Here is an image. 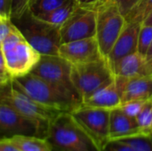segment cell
<instances>
[{
	"instance_id": "6da1fadb",
	"label": "cell",
	"mask_w": 152,
	"mask_h": 151,
	"mask_svg": "<svg viewBox=\"0 0 152 151\" xmlns=\"http://www.w3.org/2000/svg\"><path fill=\"white\" fill-rule=\"evenodd\" d=\"M11 85L37 102L59 112L71 113L83 105L77 90L47 82L31 73L12 78Z\"/></svg>"
},
{
	"instance_id": "7a4b0ae2",
	"label": "cell",
	"mask_w": 152,
	"mask_h": 151,
	"mask_svg": "<svg viewBox=\"0 0 152 151\" xmlns=\"http://www.w3.org/2000/svg\"><path fill=\"white\" fill-rule=\"evenodd\" d=\"M45 139L53 151H102L71 113L61 112L49 123Z\"/></svg>"
},
{
	"instance_id": "3957f363",
	"label": "cell",
	"mask_w": 152,
	"mask_h": 151,
	"mask_svg": "<svg viewBox=\"0 0 152 151\" xmlns=\"http://www.w3.org/2000/svg\"><path fill=\"white\" fill-rule=\"evenodd\" d=\"M25 39L41 55H59L61 44L60 28L35 17L29 10L20 18L12 19Z\"/></svg>"
},
{
	"instance_id": "277c9868",
	"label": "cell",
	"mask_w": 152,
	"mask_h": 151,
	"mask_svg": "<svg viewBox=\"0 0 152 151\" xmlns=\"http://www.w3.org/2000/svg\"><path fill=\"white\" fill-rule=\"evenodd\" d=\"M1 47L5 70L11 78L29 73L41 56L16 27L1 43Z\"/></svg>"
},
{
	"instance_id": "5b68a950",
	"label": "cell",
	"mask_w": 152,
	"mask_h": 151,
	"mask_svg": "<svg viewBox=\"0 0 152 151\" xmlns=\"http://www.w3.org/2000/svg\"><path fill=\"white\" fill-rule=\"evenodd\" d=\"M115 75L105 57L71 67V81L83 101L96 90L113 83Z\"/></svg>"
},
{
	"instance_id": "8992f818",
	"label": "cell",
	"mask_w": 152,
	"mask_h": 151,
	"mask_svg": "<svg viewBox=\"0 0 152 151\" xmlns=\"http://www.w3.org/2000/svg\"><path fill=\"white\" fill-rule=\"evenodd\" d=\"M95 6L97 11L95 38L102 54L107 57L126 24V19L114 0H101Z\"/></svg>"
},
{
	"instance_id": "52a82bcc",
	"label": "cell",
	"mask_w": 152,
	"mask_h": 151,
	"mask_svg": "<svg viewBox=\"0 0 152 151\" xmlns=\"http://www.w3.org/2000/svg\"><path fill=\"white\" fill-rule=\"evenodd\" d=\"M48 125L30 119L12 106L0 102V138H10L20 134L45 138Z\"/></svg>"
},
{
	"instance_id": "ba28073f",
	"label": "cell",
	"mask_w": 152,
	"mask_h": 151,
	"mask_svg": "<svg viewBox=\"0 0 152 151\" xmlns=\"http://www.w3.org/2000/svg\"><path fill=\"white\" fill-rule=\"evenodd\" d=\"M0 102L6 103L21 115L47 125L55 116L61 113L33 100L14 88L11 83L5 89L0 92Z\"/></svg>"
},
{
	"instance_id": "9c48e42d",
	"label": "cell",
	"mask_w": 152,
	"mask_h": 151,
	"mask_svg": "<svg viewBox=\"0 0 152 151\" xmlns=\"http://www.w3.org/2000/svg\"><path fill=\"white\" fill-rule=\"evenodd\" d=\"M96 6L77 5L69 18L61 26V44L95 36Z\"/></svg>"
},
{
	"instance_id": "30bf717a",
	"label": "cell",
	"mask_w": 152,
	"mask_h": 151,
	"mask_svg": "<svg viewBox=\"0 0 152 151\" xmlns=\"http://www.w3.org/2000/svg\"><path fill=\"white\" fill-rule=\"evenodd\" d=\"M71 114L101 149L110 141V110L82 105Z\"/></svg>"
},
{
	"instance_id": "8fae6325",
	"label": "cell",
	"mask_w": 152,
	"mask_h": 151,
	"mask_svg": "<svg viewBox=\"0 0 152 151\" xmlns=\"http://www.w3.org/2000/svg\"><path fill=\"white\" fill-rule=\"evenodd\" d=\"M72 65L60 55H41L29 72L47 82L75 89L71 81Z\"/></svg>"
},
{
	"instance_id": "7c38bea8",
	"label": "cell",
	"mask_w": 152,
	"mask_h": 151,
	"mask_svg": "<svg viewBox=\"0 0 152 151\" xmlns=\"http://www.w3.org/2000/svg\"><path fill=\"white\" fill-rule=\"evenodd\" d=\"M59 55L71 65L87 63L104 57L95 36L61 44L59 48Z\"/></svg>"
},
{
	"instance_id": "4fadbf2b",
	"label": "cell",
	"mask_w": 152,
	"mask_h": 151,
	"mask_svg": "<svg viewBox=\"0 0 152 151\" xmlns=\"http://www.w3.org/2000/svg\"><path fill=\"white\" fill-rule=\"evenodd\" d=\"M114 82L122 102L152 100V76L134 77L115 76Z\"/></svg>"
},
{
	"instance_id": "5bb4252c",
	"label": "cell",
	"mask_w": 152,
	"mask_h": 151,
	"mask_svg": "<svg viewBox=\"0 0 152 151\" xmlns=\"http://www.w3.org/2000/svg\"><path fill=\"white\" fill-rule=\"evenodd\" d=\"M141 27L142 22L126 21V24L112 49L107 57H105L110 67L122 58L137 52L138 36Z\"/></svg>"
},
{
	"instance_id": "9a60e30c",
	"label": "cell",
	"mask_w": 152,
	"mask_h": 151,
	"mask_svg": "<svg viewBox=\"0 0 152 151\" xmlns=\"http://www.w3.org/2000/svg\"><path fill=\"white\" fill-rule=\"evenodd\" d=\"M115 76L124 77H150L152 76V58L147 59L140 53H131L111 67Z\"/></svg>"
},
{
	"instance_id": "2e32d148",
	"label": "cell",
	"mask_w": 152,
	"mask_h": 151,
	"mask_svg": "<svg viewBox=\"0 0 152 151\" xmlns=\"http://www.w3.org/2000/svg\"><path fill=\"white\" fill-rule=\"evenodd\" d=\"M142 133L134 117L126 115L120 108L110 110V140H119Z\"/></svg>"
},
{
	"instance_id": "e0dca14e",
	"label": "cell",
	"mask_w": 152,
	"mask_h": 151,
	"mask_svg": "<svg viewBox=\"0 0 152 151\" xmlns=\"http://www.w3.org/2000/svg\"><path fill=\"white\" fill-rule=\"evenodd\" d=\"M121 103L122 100L116 87L115 82L96 90L83 101V105L109 110L118 108Z\"/></svg>"
},
{
	"instance_id": "ac0fdd59",
	"label": "cell",
	"mask_w": 152,
	"mask_h": 151,
	"mask_svg": "<svg viewBox=\"0 0 152 151\" xmlns=\"http://www.w3.org/2000/svg\"><path fill=\"white\" fill-rule=\"evenodd\" d=\"M10 141L21 151H53L45 138L35 135H13Z\"/></svg>"
},
{
	"instance_id": "d6986e66",
	"label": "cell",
	"mask_w": 152,
	"mask_h": 151,
	"mask_svg": "<svg viewBox=\"0 0 152 151\" xmlns=\"http://www.w3.org/2000/svg\"><path fill=\"white\" fill-rule=\"evenodd\" d=\"M77 5V4L76 0H73L54 10H52L45 13L39 14L35 17H37L40 20L45 21L46 23L61 27L69 18V16L72 14V12L76 9Z\"/></svg>"
},
{
	"instance_id": "ffe728a7",
	"label": "cell",
	"mask_w": 152,
	"mask_h": 151,
	"mask_svg": "<svg viewBox=\"0 0 152 151\" xmlns=\"http://www.w3.org/2000/svg\"><path fill=\"white\" fill-rule=\"evenodd\" d=\"M70 1L73 0H31L28 10L34 16H37L54 10Z\"/></svg>"
},
{
	"instance_id": "44dd1931",
	"label": "cell",
	"mask_w": 152,
	"mask_h": 151,
	"mask_svg": "<svg viewBox=\"0 0 152 151\" xmlns=\"http://www.w3.org/2000/svg\"><path fill=\"white\" fill-rule=\"evenodd\" d=\"M119 140L126 142L133 151H152V134L139 133Z\"/></svg>"
},
{
	"instance_id": "7402d4cb",
	"label": "cell",
	"mask_w": 152,
	"mask_h": 151,
	"mask_svg": "<svg viewBox=\"0 0 152 151\" xmlns=\"http://www.w3.org/2000/svg\"><path fill=\"white\" fill-rule=\"evenodd\" d=\"M135 120L142 133L152 134V100L145 102Z\"/></svg>"
},
{
	"instance_id": "603a6c76",
	"label": "cell",
	"mask_w": 152,
	"mask_h": 151,
	"mask_svg": "<svg viewBox=\"0 0 152 151\" xmlns=\"http://www.w3.org/2000/svg\"><path fill=\"white\" fill-rule=\"evenodd\" d=\"M152 12V0H142L126 16V21L142 22Z\"/></svg>"
},
{
	"instance_id": "cb8c5ba5",
	"label": "cell",
	"mask_w": 152,
	"mask_h": 151,
	"mask_svg": "<svg viewBox=\"0 0 152 151\" xmlns=\"http://www.w3.org/2000/svg\"><path fill=\"white\" fill-rule=\"evenodd\" d=\"M152 43V26L144 25L142 23V27L138 36L137 53L146 57L148 50Z\"/></svg>"
},
{
	"instance_id": "d4e9b609",
	"label": "cell",
	"mask_w": 152,
	"mask_h": 151,
	"mask_svg": "<svg viewBox=\"0 0 152 151\" xmlns=\"http://www.w3.org/2000/svg\"><path fill=\"white\" fill-rule=\"evenodd\" d=\"M145 102L146 101H129L122 102L118 108H120L126 115L135 118L136 116L142 110Z\"/></svg>"
},
{
	"instance_id": "484cf974",
	"label": "cell",
	"mask_w": 152,
	"mask_h": 151,
	"mask_svg": "<svg viewBox=\"0 0 152 151\" xmlns=\"http://www.w3.org/2000/svg\"><path fill=\"white\" fill-rule=\"evenodd\" d=\"M31 0H12V19L20 18L28 10Z\"/></svg>"
},
{
	"instance_id": "4316f807",
	"label": "cell",
	"mask_w": 152,
	"mask_h": 151,
	"mask_svg": "<svg viewBox=\"0 0 152 151\" xmlns=\"http://www.w3.org/2000/svg\"><path fill=\"white\" fill-rule=\"evenodd\" d=\"M102 151H133L131 148L120 140H110L102 148Z\"/></svg>"
},
{
	"instance_id": "83f0119b",
	"label": "cell",
	"mask_w": 152,
	"mask_h": 151,
	"mask_svg": "<svg viewBox=\"0 0 152 151\" xmlns=\"http://www.w3.org/2000/svg\"><path fill=\"white\" fill-rule=\"evenodd\" d=\"M121 14L126 16L142 1V0H114Z\"/></svg>"
},
{
	"instance_id": "f1b7e54d",
	"label": "cell",
	"mask_w": 152,
	"mask_h": 151,
	"mask_svg": "<svg viewBox=\"0 0 152 151\" xmlns=\"http://www.w3.org/2000/svg\"><path fill=\"white\" fill-rule=\"evenodd\" d=\"M14 27L12 19H0V44L10 34Z\"/></svg>"
},
{
	"instance_id": "f546056e",
	"label": "cell",
	"mask_w": 152,
	"mask_h": 151,
	"mask_svg": "<svg viewBox=\"0 0 152 151\" xmlns=\"http://www.w3.org/2000/svg\"><path fill=\"white\" fill-rule=\"evenodd\" d=\"M0 19H12V0H0Z\"/></svg>"
},
{
	"instance_id": "4dcf8cb0",
	"label": "cell",
	"mask_w": 152,
	"mask_h": 151,
	"mask_svg": "<svg viewBox=\"0 0 152 151\" xmlns=\"http://www.w3.org/2000/svg\"><path fill=\"white\" fill-rule=\"evenodd\" d=\"M0 151H21L18 149L9 138H0Z\"/></svg>"
},
{
	"instance_id": "1f68e13d",
	"label": "cell",
	"mask_w": 152,
	"mask_h": 151,
	"mask_svg": "<svg viewBox=\"0 0 152 151\" xmlns=\"http://www.w3.org/2000/svg\"><path fill=\"white\" fill-rule=\"evenodd\" d=\"M101 0H76L77 4L81 6H95Z\"/></svg>"
},
{
	"instance_id": "d6a6232c",
	"label": "cell",
	"mask_w": 152,
	"mask_h": 151,
	"mask_svg": "<svg viewBox=\"0 0 152 151\" xmlns=\"http://www.w3.org/2000/svg\"><path fill=\"white\" fill-rule=\"evenodd\" d=\"M0 73L1 74H7V72L5 70V67H4V56H3V53H2L1 44H0Z\"/></svg>"
},
{
	"instance_id": "836d02e7",
	"label": "cell",
	"mask_w": 152,
	"mask_h": 151,
	"mask_svg": "<svg viewBox=\"0 0 152 151\" xmlns=\"http://www.w3.org/2000/svg\"><path fill=\"white\" fill-rule=\"evenodd\" d=\"M11 77L7 74H1L0 73V84L1 85H9L11 83Z\"/></svg>"
},
{
	"instance_id": "e575fe53",
	"label": "cell",
	"mask_w": 152,
	"mask_h": 151,
	"mask_svg": "<svg viewBox=\"0 0 152 151\" xmlns=\"http://www.w3.org/2000/svg\"><path fill=\"white\" fill-rule=\"evenodd\" d=\"M144 25H149V26H152V12L143 20V21L142 22Z\"/></svg>"
},
{
	"instance_id": "d590c367",
	"label": "cell",
	"mask_w": 152,
	"mask_h": 151,
	"mask_svg": "<svg viewBox=\"0 0 152 151\" xmlns=\"http://www.w3.org/2000/svg\"><path fill=\"white\" fill-rule=\"evenodd\" d=\"M146 58H147V59H151V58H152V43L151 44V46H150V48H149V50H148L147 54H146Z\"/></svg>"
},
{
	"instance_id": "8d00e7d4",
	"label": "cell",
	"mask_w": 152,
	"mask_h": 151,
	"mask_svg": "<svg viewBox=\"0 0 152 151\" xmlns=\"http://www.w3.org/2000/svg\"><path fill=\"white\" fill-rule=\"evenodd\" d=\"M9 85H10V84H9ZM9 85H1V84H0V91H3L4 89H5Z\"/></svg>"
},
{
	"instance_id": "74e56055",
	"label": "cell",
	"mask_w": 152,
	"mask_h": 151,
	"mask_svg": "<svg viewBox=\"0 0 152 151\" xmlns=\"http://www.w3.org/2000/svg\"><path fill=\"white\" fill-rule=\"evenodd\" d=\"M0 92H1V91H0Z\"/></svg>"
}]
</instances>
